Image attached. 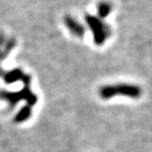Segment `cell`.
<instances>
[{
  "label": "cell",
  "mask_w": 152,
  "mask_h": 152,
  "mask_svg": "<svg viewBox=\"0 0 152 152\" xmlns=\"http://www.w3.org/2000/svg\"><path fill=\"white\" fill-rule=\"evenodd\" d=\"M22 80L24 83V87L21 91L16 92H9V91L2 92L3 99L6 100L10 105V107L15 106L17 102L22 99H25L27 102L28 106L30 107H32L37 103V97L31 90V77L25 75Z\"/></svg>",
  "instance_id": "obj_1"
},
{
  "label": "cell",
  "mask_w": 152,
  "mask_h": 152,
  "mask_svg": "<svg viewBox=\"0 0 152 152\" xmlns=\"http://www.w3.org/2000/svg\"><path fill=\"white\" fill-rule=\"evenodd\" d=\"M100 96L103 99H110L116 96H125L130 98H138L141 95V90L136 86L129 84H118L103 86L100 90Z\"/></svg>",
  "instance_id": "obj_2"
},
{
  "label": "cell",
  "mask_w": 152,
  "mask_h": 152,
  "mask_svg": "<svg viewBox=\"0 0 152 152\" xmlns=\"http://www.w3.org/2000/svg\"><path fill=\"white\" fill-rule=\"evenodd\" d=\"M91 26L94 33V39L96 43L101 45L104 42L105 39L107 37V31L102 24L99 23L96 20H91L90 21Z\"/></svg>",
  "instance_id": "obj_3"
},
{
  "label": "cell",
  "mask_w": 152,
  "mask_h": 152,
  "mask_svg": "<svg viewBox=\"0 0 152 152\" xmlns=\"http://www.w3.org/2000/svg\"><path fill=\"white\" fill-rule=\"evenodd\" d=\"M23 77H24V75L22 73L21 69H15L9 72H6L5 75H4V80L6 84H13L20 80H22Z\"/></svg>",
  "instance_id": "obj_4"
},
{
  "label": "cell",
  "mask_w": 152,
  "mask_h": 152,
  "mask_svg": "<svg viewBox=\"0 0 152 152\" xmlns=\"http://www.w3.org/2000/svg\"><path fill=\"white\" fill-rule=\"evenodd\" d=\"M31 107L30 106H26L23 108L20 109L18 113L16 114L15 118V121L16 123H22L28 118H30L31 115Z\"/></svg>",
  "instance_id": "obj_5"
}]
</instances>
